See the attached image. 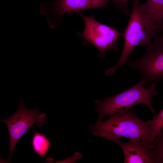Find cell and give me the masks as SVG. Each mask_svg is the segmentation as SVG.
I'll use <instances>...</instances> for the list:
<instances>
[{"mask_svg":"<svg viewBox=\"0 0 163 163\" xmlns=\"http://www.w3.org/2000/svg\"><path fill=\"white\" fill-rule=\"evenodd\" d=\"M152 149L158 163H163V131L154 139Z\"/></svg>","mask_w":163,"mask_h":163,"instance_id":"7c38bea8","label":"cell"},{"mask_svg":"<svg viewBox=\"0 0 163 163\" xmlns=\"http://www.w3.org/2000/svg\"><path fill=\"white\" fill-rule=\"evenodd\" d=\"M157 83H151L145 88L143 80L141 79L137 84L113 96L107 97L99 101L96 111L99 114L97 122L102 121L104 117L109 115L127 111L133 107L140 104H145L150 108L154 114L155 109L151 104L152 97L157 94Z\"/></svg>","mask_w":163,"mask_h":163,"instance_id":"3957f363","label":"cell"},{"mask_svg":"<svg viewBox=\"0 0 163 163\" xmlns=\"http://www.w3.org/2000/svg\"><path fill=\"white\" fill-rule=\"evenodd\" d=\"M149 121L150 130L147 142L153 148L154 139L163 130V109L159 113L154 114L153 119Z\"/></svg>","mask_w":163,"mask_h":163,"instance_id":"8fae6325","label":"cell"},{"mask_svg":"<svg viewBox=\"0 0 163 163\" xmlns=\"http://www.w3.org/2000/svg\"><path fill=\"white\" fill-rule=\"evenodd\" d=\"M89 128L94 135L109 140L125 137L147 143L150 130L149 120H142L132 109L111 114L106 121L90 124Z\"/></svg>","mask_w":163,"mask_h":163,"instance_id":"6da1fadb","label":"cell"},{"mask_svg":"<svg viewBox=\"0 0 163 163\" xmlns=\"http://www.w3.org/2000/svg\"><path fill=\"white\" fill-rule=\"evenodd\" d=\"M31 144L34 152L43 158L47 155L50 146V141L46 136L35 130L34 131Z\"/></svg>","mask_w":163,"mask_h":163,"instance_id":"30bf717a","label":"cell"},{"mask_svg":"<svg viewBox=\"0 0 163 163\" xmlns=\"http://www.w3.org/2000/svg\"><path fill=\"white\" fill-rule=\"evenodd\" d=\"M126 64L142 75L145 85L163 81V35L156 37L146 47L144 55L136 60H128Z\"/></svg>","mask_w":163,"mask_h":163,"instance_id":"277c9868","label":"cell"},{"mask_svg":"<svg viewBox=\"0 0 163 163\" xmlns=\"http://www.w3.org/2000/svg\"><path fill=\"white\" fill-rule=\"evenodd\" d=\"M117 5L124 9H127L128 0H113Z\"/></svg>","mask_w":163,"mask_h":163,"instance_id":"4fadbf2b","label":"cell"},{"mask_svg":"<svg viewBox=\"0 0 163 163\" xmlns=\"http://www.w3.org/2000/svg\"><path fill=\"white\" fill-rule=\"evenodd\" d=\"M47 117L46 113H42L37 108L30 110L26 108L23 101L20 100L18 109L9 118L0 121L7 125L10 137V154L7 158L11 161L14 148L20 139L34 124L42 127Z\"/></svg>","mask_w":163,"mask_h":163,"instance_id":"5b68a950","label":"cell"},{"mask_svg":"<svg viewBox=\"0 0 163 163\" xmlns=\"http://www.w3.org/2000/svg\"><path fill=\"white\" fill-rule=\"evenodd\" d=\"M110 140L122 149L124 156L125 163H158L152 149L146 142L140 139H130L126 143L117 139Z\"/></svg>","mask_w":163,"mask_h":163,"instance_id":"ba28073f","label":"cell"},{"mask_svg":"<svg viewBox=\"0 0 163 163\" xmlns=\"http://www.w3.org/2000/svg\"><path fill=\"white\" fill-rule=\"evenodd\" d=\"M85 28L82 37L86 41L95 46L99 50L100 54L104 56L107 50H116V41L121 34L117 30L96 21L93 16H85L81 13Z\"/></svg>","mask_w":163,"mask_h":163,"instance_id":"8992f818","label":"cell"},{"mask_svg":"<svg viewBox=\"0 0 163 163\" xmlns=\"http://www.w3.org/2000/svg\"><path fill=\"white\" fill-rule=\"evenodd\" d=\"M133 2L132 11L123 34L124 44L122 53L115 66L107 71L108 75L113 74L119 67L126 63L129 55L137 46L147 47L150 45L152 39L159 32L138 0H133Z\"/></svg>","mask_w":163,"mask_h":163,"instance_id":"7a4b0ae2","label":"cell"},{"mask_svg":"<svg viewBox=\"0 0 163 163\" xmlns=\"http://www.w3.org/2000/svg\"><path fill=\"white\" fill-rule=\"evenodd\" d=\"M109 0H55L43 4L40 12L48 21L53 16H60L66 13L82 11L86 9L103 7Z\"/></svg>","mask_w":163,"mask_h":163,"instance_id":"52a82bcc","label":"cell"},{"mask_svg":"<svg viewBox=\"0 0 163 163\" xmlns=\"http://www.w3.org/2000/svg\"><path fill=\"white\" fill-rule=\"evenodd\" d=\"M141 5L149 15L159 32L163 27V0H147Z\"/></svg>","mask_w":163,"mask_h":163,"instance_id":"9c48e42d","label":"cell"}]
</instances>
